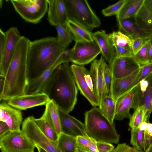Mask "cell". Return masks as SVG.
Masks as SVG:
<instances>
[{"label":"cell","mask_w":152,"mask_h":152,"mask_svg":"<svg viewBox=\"0 0 152 152\" xmlns=\"http://www.w3.org/2000/svg\"><path fill=\"white\" fill-rule=\"evenodd\" d=\"M78 89L69 63L58 66L41 92L45 94L59 110L69 113L77 101Z\"/></svg>","instance_id":"1"},{"label":"cell","mask_w":152,"mask_h":152,"mask_svg":"<svg viewBox=\"0 0 152 152\" xmlns=\"http://www.w3.org/2000/svg\"><path fill=\"white\" fill-rule=\"evenodd\" d=\"M66 48L56 37H48L30 41L27 59L28 84L52 66Z\"/></svg>","instance_id":"2"},{"label":"cell","mask_w":152,"mask_h":152,"mask_svg":"<svg viewBox=\"0 0 152 152\" xmlns=\"http://www.w3.org/2000/svg\"><path fill=\"white\" fill-rule=\"evenodd\" d=\"M30 41L22 36L19 40L5 77L4 86L0 100L8 101L24 94L28 83L27 59Z\"/></svg>","instance_id":"3"},{"label":"cell","mask_w":152,"mask_h":152,"mask_svg":"<svg viewBox=\"0 0 152 152\" xmlns=\"http://www.w3.org/2000/svg\"><path fill=\"white\" fill-rule=\"evenodd\" d=\"M87 135L96 142L117 144L120 135L113 124L102 114L99 107H94L85 114V123Z\"/></svg>","instance_id":"4"},{"label":"cell","mask_w":152,"mask_h":152,"mask_svg":"<svg viewBox=\"0 0 152 152\" xmlns=\"http://www.w3.org/2000/svg\"><path fill=\"white\" fill-rule=\"evenodd\" d=\"M69 19L81 25L91 32L99 27L101 21L86 0H64Z\"/></svg>","instance_id":"5"},{"label":"cell","mask_w":152,"mask_h":152,"mask_svg":"<svg viewBox=\"0 0 152 152\" xmlns=\"http://www.w3.org/2000/svg\"><path fill=\"white\" fill-rule=\"evenodd\" d=\"M15 10L26 22L39 23L48 9L47 0H11Z\"/></svg>","instance_id":"6"},{"label":"cell","mask_w":152,"mask_h":152,"mask_svg":"<svg viewBox=\"0 0 152 152\" xmlns=\"http://www.w3.org/2000/svg\"><path fill=\"white\" fill-rule=\"evenodd\" d=\"M34 117L31 116L25 118L22 124V131L36 146L47 152H61L54 141L45 135L37 125Z\"/></svg>","instance_id":"7"},{"label":"cell","mask_w":152,"mask_h":152,"mask_svg":"<svg viewBox=\"0 0 152 152\" xmlns=\"http://www.w3.org/2000/svg\"><path fill=\"white\" fill-rule=\"evenodd\" d=\"M35 147L21 130L10 131L0 138L1 152H34Z\"/></svg>","instance_id":"8"},{"label":"cell","mask_w":152,"mask_h":152,"mask_svg":"<svg viewBox=\"0 0 152 152\" xmlns=\"http://www.w3.org/2000/svg\"><path fill=\"white\" fill-rule=\"evenodd\" d=\"M71 67L78 89L94 107L99 106V101L94 91L89 71L83 65L72 64Z\"/></svg>","instance_id":"9"},{"label":"cell","mask_w":152,"mask_h":152,"mask_svg":"<svg viewBox=\"0 0 152 152\" xmlns=\"http://www.w3.org/2000/svg\"><path fill=\"white\" fill-rule=\"evenodd\" d=\"M101 52L94 40L91 42H75L71 49L70 59L74 64L83 65L92 62Z\"/></svg>","instance_id":"10"},{"label":"cell","mask_w":152,"mask_h":152,"mask_svg":"<svg viewBox=\"0 0 152 152\" xmlns=\"http://www.w3.org/2000/svg\"><path fill=\"white\" fill-rule=\"evenodd\" d=\"M138 84L116 101L115 120L121 121L125 118L130 119L132 116L130 113V109L134 110L140 106L137 94Z\"/></svg>","instance_id":"11"},{"label":"cell","mask_w":152,"mask_h":152,"mask_svg":"<svg viewBox=\"0 0 152 152\" xmlns=\"http://www.w3.org/2000/svg\"><path fill=\"white\" fill-rule=\"evenodd\" d=\"M6 40L2 58L0 60V76L5 77L11 61L21 36L16 27L10 28L6 32Z\"/></svg>","instance_id":"12"},{"label":"cell","mask_w":152,"mask_h":152,"mask_svg":"<svg viewBox=\"0 0 152 152\" xmlns=\"http://www.w3.org/2000/svg\"><path fill=\"white\" fill-rule=\"evenodd\" d=\"M49 100L45 94L39 92L19 96L8 100L7 103L12 107L21 111L35 107L46 105Z\"/></svg>","instance_id":"13"},{"label":"cell","mask_w":152,"mask_h":152,"mask_svg":"<svg viewBox=\"0 0 152 152\" xmlns=\"http://www.w3.org/2000/svg\"><path fill=\"white\" fill-rule=\"evenodd\" d=\"M106 61L102 56L99 59L91 62L89 73L93 85L94 93L100 102L107 96L103 77L104 64Z\"/></svg>","instance_id":"14"},{"label":"cell","mask_w":152,"mask_h":152,"mask_svg":"<svg viewBox=\"0 0 152 152\" xmlns=\"http://www.w3.org/2000/svg\"><path fill=\"white\" fill-rule=\"evenodd\" d=\"M109 65L113 79L128 76L139 69L140 67L132 56L115 57Z\"/></svg>","instance_id":"15"},{"label":"cell","mask_w":152,"mask_h":152,"mask_svg":"<svg viewBox=\"0 0 152 152\" xmlns=\"http://www.w3.org/2000/svg\"><path fill=\"white\" fill-rule=\"evenodd\" d=\"M59 110L62 133L76 137L79 136L89 137L86 133L84 124L70 115L69 113Z\"/></svg>","instance_id":"16"},{"label":"cell","mask_w":152,"mask_h":152,"mask_svg":"<svg viewBox=\"0 0 152 152\" xmlns=\"http://www.w3.org/2000/svg\"><path fill=\"white\" fill-rule=\"evenodd\" d=\"M48 3V20L49 24L66 26L69 20L64 0H47Z\"/></svg>","instance_id":"17"},{"label":"cell","mask_w":152,"mask_h":152,"mask_svg":"<svg viewBox=\"0 0 152 152\" xmlns=\"http://www.w3.org/2000/svg\"><path fill=\"white\" fill-rule=\"evenodd\" d=\"M22 120L21 110L12 107L6 101H3L0 103V121L6 123L10 131L20 130Z\"/></svg>","instance_id":"18"},{"label":"cell","mask_w":152,"mask_h":152,"mask_svg":"<svg viewBox=\"0 0 152 152\" xmlns=\"http://www.w3.org/2000/svg\"><path fill=\"white\" fill-rule=\"evenodd\" d=\"M140 69L128 76L113 79L111 96L115 102L119 98L139 84L137 82V79Z\"/></svg>","instance_id":"19"},{"label":"cell","mask_w":152,"mask_h":152,"mask_svg":"<svg viewBox=\"0 0 152 152\" xmlns=\"http://www.w3.org/2000/svg\"><path fill=\"white\" fill-rule=\"evenodd\" d=\"M92 36L100 48L102 56L108 64H110L116 57V55L115 48L108 35L105 31L102 30L92 33Z\"/></svg>","instance_id":"20"},{"label":"cell","mask_w":152,"mask_h":152,"mask_svg":"<svg viewBox=\"0 0 152 152\" xmlns=\"http://www.w3.org/2000/svg\"><path fill=\"white\" fill-rule=\"evenodd\" d=\"M63 63H64V62L61 55L58 59L52 66L28 84L26 88L24 94H32L41 92L54 70L58 66Z\"/></svg>","instance_id":"21"},{"label":"cell","mask_w":152,"mask_h":152,"mask_svg":"<svg viewBox=\"0 0 152 152\" xmlns=\"http://www.w3.org/2000/svg\"><path fill=\"white\" fill-rule=\"evenodd\" d=\"M119 31L132 39L138 37L149 38L152 34L141 29L136 24L134 17L117 21Z\"/></svg>","instance_id":"22"},{"label":"cell","mask_w":152,"mask_h":152,"mask_svg":"<svg viewBox=\"0 0 152 152\" xmlns=\"http://www.w3.org/2000/svg\"><path fill=\"white\" fill-rule=\"evenodd\" d=\"M66 26L72 34L75 42L94 40L91 32L78 23L69 20Z\"/></svg>","instance_id":"23"},{"label":"cell","mask_w":152,"mask_h":152,"mask_svg":"<svg viewBox=\"0 0 152 152\" xmlns=\"http://www.w3.org/2000/svg\"><path fill=\"white\" fill-rule=\"evenodd\" d=\"M144 0H127L116 15L117 21L135 16L142 6Z\"/></svg>","instance_id":"24"},{"label":"cell","mask_w":152,"mask_h":152,"mask_svg":"<svg viewBox=\"0 0 152 152\" xmlns=\"http://www.w3.org/2000/svg\"><path fill=\"white\" fill-rule=\"evenodd\" d=\"M44 113L55 129L58 135L61 133L59 110L54 102L49 100L45 105Z\"/></svg>","instance_id":"25"},{"label":"cell","mask_w":152,"mask_h":152,"mask_svg":"<svg viewBox=\"0 0 152 152\" xmlns=\"http://www.w3.org/2000/svg\"><path fill=\"white\" fill-rule=\"evenodd\" d=\"M146 79L148 82L146 89L145 90L140 89L143 93V106L144 108L143 121L148 123L152 111V74Z\"/></svg>","instance_id":"26"},{"label":"cell","mask_w":152,"mask_h":152,"mask_svg":"<svg viewBox=\"0 0 152 152\" xmlns=\"http://www.w3.org/2000/svg\"><path fill=\"white\" fill-rule=\"evenodd\" d=\"M34 120L41 131L52 140L57 142L59 137L55 129L44 113L39 118H34Z\"/></svg>","instance_id":"27"},{"label":"cell","mask_w":152,"mask_h":152,"mask_svg":"<svg viewBox=\"0 0 152 152\" xmlns=\"http://www.w3.org/2000/svg\"><path fill=\"white\" fill-rule=\"evenodd\" d=\"M99 108L102 114L113 124L115 119V101L111 96H107L100 102Z\"/></svg>","instance_id":"28"},{"label":"cell","mask_w":152,"mask_h":152,"mask_svg":"<svg viewBox=\"0 0 152 152\" xmlns=\"http://www.w3.org/2000/svg\"><path fill=\"white\" fill-rule=\"evenodd\" d=\"M134 18L136 24L141 29L152 34V15L146 10L143 5Z\"/></svg>","instance_id":"29"},{"label":"cell","mask_w":152,"mask_h":152,"mask_svg":"<svg viewBox=\"0 0 152 152\" xmlns=\"http://www.w3.org/2000/svg\"><path fill=\"white\" fill-rule=\"evenodd\" d=\"M58 148L61 152H76L77 138L61 133L57 141Z\"/></svg>","instance_id":"30"},{"label":"cell","mask_w":152,"mask_h":152,"mask_svg":"<svg viewBox=\"0 0 152 152\" xmlns=\"http://www.w3.org/2000/svg\"><path fill=\"white\" fill-rule=\"evenodd\" d=\"M108 36L114 48H123L132 50V39L121 31H113Z\"/></svg>","instance_id":"31"},{"label":"cell","mask_w":152,"mask_h":152,"mask_svg":"<svg viewBox=\"0 0 152 152\" xmlns=\"http://www.w3.org/2000/svg\"><path fill=\"white\" fill-rule=\"evenodd\" d=\"M55 26L57 32L56 37L67 48L73 40L72 34L66 25L57 24Z\"/></svg>","instance_id":"32"},{"label":"cell","mask_w":152,"mask_h":152,"mask_svg":"<svg viewBox=\"0 0 152 152\" xmlns=\"http://www.w3.org/2000/svg\"><path fill=\"white\" fill-rule=\"evenodd\" d=\"M77 147L91 152H98L96 142L89 137L79 136L76 137Z\"/></svg>","instance_id":"33"},{"label":"cell","mask_w":152,"mask_h":152,"mask_svg":"<svg viewBox=\"0 0 152 152\" xmlns=\"http://www.w3.org/2000/svg\"><path fill=\"white\" fill-rule=\"evenodd\" d=\"M144 132L141 131L139 128L131 131L130 144L133 147L140 151H143Z\"/></svg>","instance_id":"34"},{"label":"cell","mask_w":152,"mask_h":152,"mask_svg":"<svg viewBox=\"0 0 152 152\" xmlns=\"http://www.w3.org/2000/svg\"><path fill=\"white\" fill-rule=\"evenodd\" d=\"M144 107L140 106L134 110V113L129 119V126L133 130L138 129L140 124L143 121L144 116Z\"/></svg>","instance_id":"35"},{"label":"cell","mask_w":152,"mask_h":152,"mask_svg":"<svg viewBox=\"0 0 152 152\" xmlns=\"http://www.w3.org/2000/svg\"><path fill=\"white\" fill-rule=\"evenodd\" d=\"M147 42L136 53L133 54L132 56L134 60L140 66L149 63L148 56Z\"/></svg>","instance_id":"36"},{"label":"cell","mask_w":152,"mask_h":152,"mask_svg":"<svg viewBox=\"0 0 152 152\" xmlns=\"http://www.w3.org/2000/svg\"><path fill=\"white\" fill-rule=\"evenodd\" d=\"M103 77L107 95L111 96V86L113 78L110 66L107 63L106 61L104 64Z\"/></svg>","instance_id":"37"},{"label":"cell","mask_w":152,"mask_h":152,"mask_svg":"<svg viewBox=\"0 0 152 152\" xmlns=\"http://www.w3.org/2000/svg\"><path fill=\"white\" fill-rule=\"evenodd\" d=\"M127 0H120L116 3L103 9L102 14L105 16L116 15L119 12Z\"/></svg>","instance_id":"38"},{"label":"cell","mask_w":152,"mask_h":152,"mask_svg":"<svg viewBox=\"0 0 152 152\" xmlns=\"http://www.w3.org/2000/svg\"><path fill=\"white\" fill-rule=\"evenodd\" d=\"M152 74V62L140 66L137 79L138 83L145 80Z\"/></svg>","instance_id":"39"},{"label":"cell","mask_w":152,"mask_h":152,"mask_svg":"<svg viewBox=\"0 0 152 152\" xmlns=\"http://www.w3.org/2000/svg\"><path fill=\"white\" fill-rule=\"evenodd\" d=\"M149 38L138 37L132 39L133 55L136 53L147 42Z\"/></svg>","instance_id":"40"},{"label":"cell","mask_w":152,"mask_h":152,"mask_svg":"<svg viewBox=\"0 0 152 152\" xmlns=\"http://www.w3.org/2000/svg\"><path fill=\"white\" fill-rule=\"evenodd\" d=\"M110 152H144L133 147H131L126 143L118 144Z\"/></svg>","instance_id":"41"},{"label":"cell","mask_w":152,"mask_h":152,"mask_svg":"<svg viewBox=\"0 0 152 152\" xmlns=\"http://www.w3.org/2000/svg\"><path fill=\"white\" fill-rule=\"evenodd\" d=\"M96 146L98 152H110L115 148L112 144L102 142H96Z\"/></svg>","instance_id":"42"},{"label":"cell","mask_w":152,"mask_h":152,"mask_svg":"<svg viewBox=\"0 0 152 152\" xmlns=\"http://www.w3.org/2000/svg\"><path fill=\"white\" fill-rule=\"evenodd\" d=\"M114 48L116 57H131L133 55L132 50L130 49L119 47H114Z\"/></svg>","instance_id":"43"},{"label":"cell","mask_w":152,"mask_h":152,"mask_svg":"<svg viewBox=\"0 0 152 152\" xmlns=\"http://www.w3.org/2000/svg\"><path fill=\"white\" fill-rule=\"evenodd\" d=\"M6 40V35L5 32H4L0 28V60L1 59L3 56L4 52Z\"/></svg>","instance_id":"44"},{"label":"cell","mask_w":152,"mask_h":152,"mask_svg":"<svg viewBox=\"0 0 152 152\" xmlns=\"http://www.w3.org/2000/svg\"><path fill=\"white\" fill-rule=\"evenodd\" d=\"M152 144V137L148 134L147 130L145 131L143 143V151L145 152Z\"/></svg>","instance_id":"45"},{"label":"cell","mask_w":152,"mask_h":152,"mask_svg":"<svg viewBox=\"0 0 152 152\" xmlns=\"http://www.w3.org/2000/svg\"><path fill=\"white\" fill-rule=\"evenodd\" d=\"M10 131V128L5 122L0 121V138L3 137Z\"/></svg>","instance_id":"46"},{"label":"cell","mask_w":152,"mask_h":152,"mask_svg":"<svg viewBox=\"0 0 152 152\" xmlns=\"http://www.w3.org/2000/svg\"><path fill=\"white\" fill-rule=\"evenodd\" d=\"M148 56L149 62H152V35L149 37L148 41Z\"/></svg>","instance_id":"47"},{"label":"cell","mask_w":152,"mask_h":152,"mask_svg":"<svg viewBox=\"0 0 152 152\" xmlns=\"http://www.w3.org/2000/svg\"><path fill=\"white\" fill-rule=\"evenodd\" d=\"M143 5L146 10L152 15V0H144Z\"/></svg>","instance_id":"48"},{"label":"cell","mask_w":152,"mask_h":152,"mask_svg":"<svg viewBox=\"0 0 152 152\" xmlns=\"http://www.w3.org/2000/svg\"><path fill=\"white\" fill-rule=\"evenodd\" d=\"M5 77L0 76V96L2 94L4 86Z\"/></svg>","instance_id":"49"},{"label":"cell","mask_w":152,"mask_h":152,"mask_svg":"<svg viewBox=\"0 0 152 152\" xmlns=\"http://www.w3.org/2000/svg\"><path fill=\"white\" fill-rule=\"evenodd\" d=\"M148 123L146 122H142L138 128L141 131H145L147 130Z\"/></svg>","instance_id":"50"},{"label":"cell","mask_w":152,"mask_h":152,"mask_svg":"<svg viewBox=\"0 0 152 152\" xmlns=\"http://www.w3.org/2000/svg\"><path fill=\"white\" fill-rule=\"evenodd\" d=\"M147 132L150 136L152 137V123H148Z\"/></svg>","instance_id":"51"},{"label":"cell","mask_w":152,"mask_h":152,"mask_svg":"<svg viewBox=\"0 0 152 152\" xmlns=\"http://www.w3.org/2000/svg\"><path fill=\"white\" fill-rule=\"evenodd\" d=\"M76 152H91L90 151L85 150L77 147L76 149Z\"/></svg>","instance_id":"52"},{"label":"cell","mask_w":152,"mask_h":152,"mask_svg":"<svg viewBox=\"0 0 152 152\" xmlns=\"http://www.w3.org/2000/svg\"><path fill=\"white\" fill-rule=\"evenodd\" d=\"M36 147L37 149L38 152H47L45 150L38 146H36Z\"/></svg>","instance_id":"53"},{"label":"cell","mask_w":152,"mask_h":152,"mask_svg":"<svg viewBox=\"0 0 152 152\" xmlns=\"http://www.w3.org/2000/svg\"><path fill=\"white\" fill-rule=\"evenodd\" d=\"M145 152H152V144Z\"/></svg>","instance_id":"54"},{"label":"cell","mask_w":152,"mask_h":152,"mask_svg":"<svg viewBox=\"0 0 152 152\" xmlns=\"http://www.w3.org/2000/svg\"></svg>","instance_id":"55"}]
</instances>
